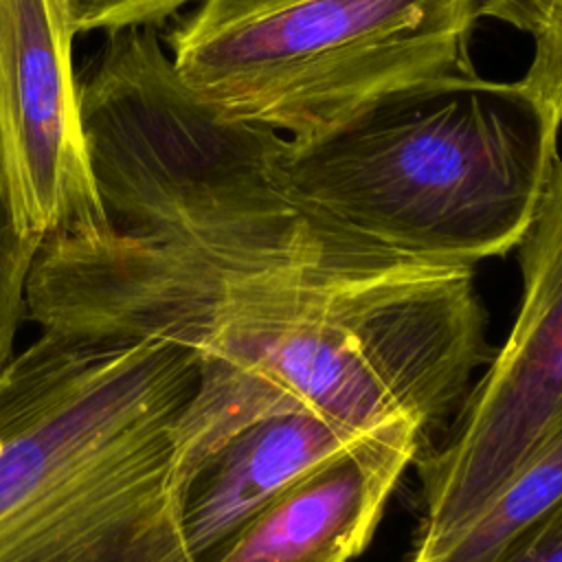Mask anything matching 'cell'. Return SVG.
<instances>
[{"mask_svg": "<svg viewBox=\"0 0 562 562\" xmlns=\"http://www.w3.org/2000/svg\"><path fill=\"white\" fill-rule=\"evenodd\" d=\"M364 435L307 411L235 432L187 487L182 531L191 555L213 560L272 501Z\"/></svg>", "mask_w": 562, "mask_h": 562, "instance_id": "ba28073f", "label": "cell"}, {"mask_svg": "<svg viewBox=\"0 0 562 562\" xmlns=\"http://www.w3.org/2000/svg\"><path fill=\"white\" fill-rule=\"evenodd\" d=\"M522 299L505 345L465 397L452 439L422 465L408 562L439 553L562 419V156L518 244Z\"/></svg>", "mask_w": 562, "mask_h": 562, "instance_id": "5b68a950", "label": "cell"}, {"mask_svg": "<svg viewBox=\"0 0 562 562\" xmlns=\"http://www.w3.org/2000/svg\"><path fill=\"white\" fill-rule=\"evenodd\" d=\"M42 329L156 338L198 353L176 424L184 485L241 428L307 411L369 432H426L490 362L474 266L358 239L281 189L195 244L116 235L42 244L29 285Z\"/></svg>", "mask_w": 562, "mask_h": 562, "instance_id": "6da1fadb", "label": "cell"}, {"mask_svg": "<svg viewBox=\"0 0 562 562\" xmlns=\"http://www.w3.org/2000/svg\"><path fill=\"white\" fill-rule=\"evenodd\" d=\"M191 0H64L72 35L158 29Z\"/></svg>", "mask_w": 562, "mask_h": 562, "instance_id": "7c38bea8", "label": "cell"}, {"mask_svg": "<svg viewBox=\"0 0 562 562\" xmlns=\"http://www.w3.org/2000/svg\"><path fill=\"white\" fill-rule=\"evenodd\" d=\"M483 0H198L167 33L191 94L224 121L290 140L386 101L479 79Z\"/></svg>", "mask_w": 562, "mask_h": 562, "instance_id": "277c9868", "label": "cell"}, {"mask_svg": "<svg viewBox=\"0 0 562 562\" xmlns=\"http://www.w3.org/2000/svg\"><path fill=\"white\" fill-rule=\"evenodd\" d=\"M42 241L20 233L0 193V369L13 358V342L26 316V288Z\"/></svg>", "mask_w": 562, "mask_h": 562, "instance_id": "8fae6325", "label": "cell"}, {"mask_svg": "<svg viewBox=\"0 0 562 562\" xmlns=\"http://www.w3.org/2000/svg\"><path fill=\"white\" fill-rule=\"evenodd\" d=\"M558 156L516 83L479 77L386 101L312 140L279 134L270 165L321 222L400 255L476 266L520 244Z\"/></svg>", "mask_w": 562, "mask_h": 562, "instance_id": "3957f363", "label": "cell"}, {"mask_svg": "<svg viewBox=\"0 0 562 562\" xmlns=\"http://www.w3.org/2000/svg\"><path fill=\"white\" fill-rule=\"evenodd\" d=\"M198 353L44 331L0 369V562H198L176 424Z\"/></svg>", "mask_w": 562, "mask_h": 562, "instance_id": "7a4b0ae2", "label": "cell"}, {"mask_svg": "<svg viewBox=\"0 0 562 562\" xmlns=\"http://www.w3.org/2000/svg\"><path fill=\"white\" fill-rule=\"evenodd\" d=\"M496 562H562V503L522 533Z\"/></svg>", "mask_w": 562, "mask_h": 562, "instance_id": "4fadbf2b", "label": "cell"}, {"mask_svg": "<svg viewBox=\"0 0 562 562\" xmlns=\"http://www.w3.org/2000/svg\"><path fill=\"white\" fill-rule=\"evenodd\" d=\"M64 0H0V193L20 233L110 231L83 132Z\"/></svg>", "mask_w": 562, "mask_h": 562, "instance_id": "8992f818", "label": "cell"}, {"mask_svg": "<svg viewBox=\"0 0 562 562\" xmlns=\"http://www.w3.org/2000/svg\"><path fill=\"white\" fill-rule=\"evenodd\" d=\"M562 503V419L525 457L485 507L426 562H496Z\"/></svg>", "mask_w": 562, "mask_h": 562, "instance_id": "9c48e42d", "label": "cell"}, {"mask_svg": "<svg viewBox=\"0 0 562 562\" xmlns=\"http://www.w3.org/2000/svg\"><path fill=\"white\" fill-rule=\"evenodd\" d=\"M424 430L402 417L318 465L209 562H349L367 549Z\"/></svg>", "mask_w": 562, "mask_h": 562, "instance_id": "52a82bcc", "label": "cell"}, {"mask_svg": "<svg viewBox=\"0 0 562 562\" xmlns=\"http://www.w3.org/2000/svg\"><path fill=\"white\" fill-rule=\"evenodd\" d=\"M479 15L505 22L531 40V64L514 83L558 136L562 127V0H483Z\"/></svg>", "mask_w": 562, "mask_h": 562, "instance_id": "30bf717a", "label": "cell"}]
</instances>
